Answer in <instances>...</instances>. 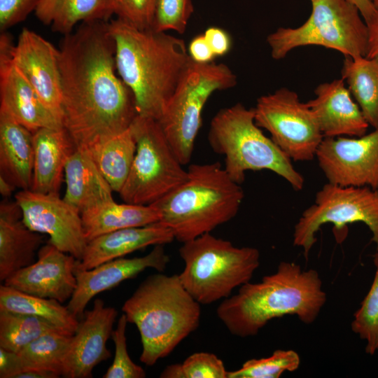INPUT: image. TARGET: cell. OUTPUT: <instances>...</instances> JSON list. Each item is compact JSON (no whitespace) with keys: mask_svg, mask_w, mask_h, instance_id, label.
<instances>
[{"mask_svg":"<svg viewBox=\"0 0 378 378\" xmlns=\"http://www.w3.org/2000/svg\"><path fill=\"white\" fill-rule=\"evenodd\" d=\"M368 31L366 57L378 59V10L366 22Z\"/></svg>","mask_w":378,"mask_h":378,"instance_id":"cell-43","label":"cell"},{"mask_svg":"<svg viewBox=\"0 0 378 378\" xmlns=\"http://www.w3.org/2000/svg\"><path fill=\"white\" fill-rule=\"evenodd\" d=\"M374 8L378 10V0H370Z\"/></svg>","mask_w":378,"mask_h":378,"instance_id":"cell-46","label":"cell"},{"mask_svg":"<svg viewBox=\"0 0 378 378\" xmlns=\"http://www.w3.org/2000/svg\"><path fill=\"white\" fill-rule=\"evenodd\" d=\"M58 329L37 316L0 311V347L12 352L18 353L42 335Z\"/></svg>","mask_w":378,"mask_h":378,"instance_id":"cell-32","label":"cell"},{"mask_svg":"<svg viewBox=\"0 0 378 378\" xmlns=\"http://www.w3.org/2000/svg\"><path fill=\"white\" fill-rule=\"evenodd\" d=\"M237 83V76L227 65L214 62L197 63L191 59L157 120L182 164L191 160L206 102L215 92L234 88Z\"/></svg>","mask_w":378,"mask_h":378,"instance_id":"cell-9","label":"cell"},{"mask_svg":"<svg viewBox=\"0 0 378 378\" xmlns=\"http://www.w3.org/2000/svg\"><path fill=\"white\" fill-rule=\"evenodd\" d=\"M373 260L376 268L373 281L351 324L352 331L366 341L365 352L370 355L378 351V251Z\"/></svg>","mask_w":378,"mask_h":378,"instance_id":"cell-33","label":"cell"},{"mask_svg":"<svg viewBox=\"0 0 378 378\" xmlns=\"http://www.w3.org/2000/svg\"><path fill=\"white\" fill-rule=\"evenodd\" d=\"M13 45L10 36L3 31L0 36V109L31 132L44 127H63L15 65L11 55Z\"/></svg>","mask_w":378,"mask_h":378,"instance_id":"cell-16","label":"cell"},{"mask_svg":"<svg viewBox=\"0 0 378 378\" xmlns=\"http://www.w3.org/2000/svg\"><path fill=\"white\" fill-rule=\"evenodd\" d=\"M34 12L41 23L64 36L78 24L112 16L104 0H38Z\"/></svg>","mask_w":378,"mask_h":378,"instance_id":"cell-27","label":"cell"},{"mask_svg":"<svg viewBox=\"0 0 378 378\" xmlns=\"http://www.w3.org/2000/svg\"><path fill=\"white\" fill-rule=\"evenodd\" d=\"M204 35L216 57L223 56L230 50L232 39L225 30L210 27L205 30Z\"/></svg>","mask_w":378,"mask_h":378,"instance_id":"cell-40","label":"cell"},{"mask_svg":"<svg viewBox=\"0 0 378 378\" xmlns=\"http://www.w3.org/2000/svg\"><path fill=\"white\" fill-rule=\"evenodd\" d=\"M117 310L94 300L92 308L85 311L81 323L72 336L64 360L62 376L90 378L94 368L111 356L106 342L113 333Z\"/></svg>","mask_w":378,"mask_h":378,"instance_id":"cell-18","label":"cell"},{"mask_svg":"<svg viewBox=\"0 0 378 378\" xmlns=\"http://www.w3.org/2000/svg\"><path fill=\"white\" fill-rule=\"evenodd\" d=\"M15 200L22 212L24 223L31 230L50 237L48 242L80 260L88 241L80 211L59 193L20 190Z\"/></svg>","mask_w":378,"mask_h":378,"instance_id":"cell-13","label":"cell"},{"mask_svg":"<svg viewBox=\"0 0 378 378\" xmlns=\"http://www.w3.org/2000/svg\"><path fill=\"white\" fill-rule=\"evenodd\" d=\"M128 323L140 334V361L154 365L169 356L199 327L200 304L181 284L178 274L147 276L122 307Z\"/></svg>","mask_w":378,"mask_h":378,"instance_id":"cell-4","label":"cell"},{"mask_svg":"<svg viewBox=\"0 0 378 378\" xmlns=\"http://www.w3.org/2000/svg\"><path fill=\"white\" fill-rule=\"evenodd\" d=\"M316 158L328 183L378 189V128L360 136L324 137Z\"/></svg>","mask_w":378,"mask_h":378,"instance_id":"cell-14","label":"cell"},{"mask_svg":"<svg viewBox=\"0 0 378 378\" xmlns=\"http://www.w3.org/2000/svg\"><path fill=\"white\" fill-rule=\"evenodd\" d=\"M308 19L295 28L280 27L267 37L274 59H281L293 49L319 46L345 56H365L368 26L358 9L348 0H311Z\"/></svg>","mask_w":378,"mask_h":378,"instance_id":"cell-8","label":"cell"},{"mask_svg":"<svg viewBox=\"0 0 378 378\" xmlns=\"http://www.w3.org/2000/svg\"><path fill=\"white\" fill-rule=\"evenodd\" d=\"M308 106L324 137L360 136L370 127L342 78L318 85Z\"/></svg>","mask_w":378,"mask_h":378,"instance_id":"cell-20","label":"cell"},{"mask_svg":"<svg viewBox=\"0 0 378 378\" xmlns=\"http://www.w3.org/2000/svg\"><path fill=\"white\" fill-rule=\"evenodd\" d=\"M81 218L88 241L102 234L160 221V213L153 204H119L108 200L83 210Z\"/></svg>","mask_w":378,"mask_h":378,"instance_id":"cell-26","label":"cell"},{"mask_svg":"<svg viewBox=\"0 0 378 378\" xmlns=\"http://www.w3.org/2000/svg\"><path fill=\"white\" fill-rule=\"evenodd\" d=\"M16 187L6 178L0 175V193L4 197H10Z\"/></svg>","mask_w":378,"mask_h":378,"instance_id":"cell-45","label":"cell"},{"mask_svg":"<svg viewBox=\"0 0 378 378\" xmlns=\"http://www.w3.org/2000/svg\"><path fill=\"white\" fill-rule=\"evenodd\" d=\"M22 371L18 354L0 347V377L15 378Z\"/></svg>","mask_w":378,"mask_h":378,"instance_id":"cell-42","label":"cell"},{"mask_svg":"<svg viewBox=\"0 0 378 378\" xmlns=\"http://www.w3.org/2000/svg\"><path fill=\"white\" fill-rule=\"evenodd\" d=\"M300 364L298 354L293 350H275L267 358L246 360L236 370L227 372V378H279L284 372H293Z\"/></svg>","mask_w":378,"mask_h":378,"instance_id":"cell-34","label":"cell"},{"mask_svg":"<svg viewBox=\"0 0 378 378\" xmlns=\"http://www.w3.org/2000/svg\"><path fill=\"white\" fill-rule=\"evenodd\" d=\"M130 129L136 150L128 177L118 193L124 202L150 205L184 183L188 171L157 120L137 114Z\"/></svg>","mask_w":378,"mask_h":378,"instance_id":"cell-10","label":"cell"},{"mask_svg":"<svg viewBox=\"0 0 378 378\" xmlns=\"http://www.w3.org/2000/svg\"><path fill=\"white\" fill-rule=\"evenodd\" d=\"M0 311L37 316L72 334L79 326L78 318L57 300L30 295L5 284L0 286Z\"/></svg>","mask_w":378,"mask_h":378,"instance_id":"cell-30","label":"cell"},{"mask_svg":"<svg viewBox=\"0 0 378 378\" xmlns=\"http://www.w3.org/2000/svg\"><path fill=\"white\" fill-rule=\"evenodd\" d=\"M326 302L318 272L302 270L293 262H281L276 272L258 283L248 282L224 299L216 314L229 332L239 337L256 335L271 320L295 315L312 323Z\"/></svg>","mask_w":378,"mask_h":378,"instance_id":"cell-3","label":"cell"},{"mask_svg":"<svg viewBox=\"0 0 378 378\" xmlns=\"http://www.w3.org/2000/svg\"><path fill=\"white\" fill-rule=\"evenodd\" d=\"M360 11L365 22L369 20L377 9L370 0H348Z\"/></svg>","mask_w":378,"mask_h":378,"instance_id":"cell-44","label":"cell"},{"mask_svg":"<svg viewBox=\"0 0 378 378\" xmlns=\"http://www.w3.org/2000/svg\"><path fill=\"white\" fill-rule=\"evenodd\" d=\"M221 359L209 352L191 354L181 363L167 365L160 373L161 378H227Z\"/></svg>","mask_w":378,"mask_h":378,"instance_id":"cell-35","label":"cell"},{"mask_svg":"<svg viewBox=\"0 0 378 378\" xmlns=\"http://www.w3.org/2000/svg\"><path fill=\"white\" fill-rule=\"evenodd\" d=\"M341 74L369 126L378 128V59L345 56Z\"/></svg>","mask_w":378,"mask_h":378,"instance_id":"cell-28","label":"cell"},{"mask_svg":"<svg viewBox=\"0 0 378 378\" xmlns=\"http://www.w3.org/2000/svg\"><path fill=\"white\" fill-rule=\"evenodd\" d=\"M174 239L172 231L160 221L111 232L88 242L76 268L90 270L147 246L164 245Z\"/></svg>","mask_w":378,"mask_h":378,"instance_id":"cell-21","label":"cell"},{"mask_svg":"<svg viewBox=\"0 0 378 378\" xmlns=\"http://www.w3.org/2000/svg\"><path fill=\"white\" fill-rule=\"evenodd\" d=\"M38 0H0L1 32L24 21L34 11Z\"/></svg>","mask_w":378,"mask_h":378,"instance_id":"cell-39","label":"cell"},{"mask_svg":"<svg viewBox=\"0 0 378 378\" xmlns=\"http://www.w3.org/2000/svg\"><path fill=\"white\" fill-rule=\"evenodd\" d=\"M193 11L192 0H156L150 29L183 34Z\"/></svg>","mask_w":378,"mask_h":378,"instance_id":"cell-36","label":"cell"},{"mask_svg":"<svg viewBox=\"0 0 378 378\" xmlns=\"http://www.w3.org/2000/svg\"><path fill=\"white\" fill-rule=\"evenodd\" d=\"M256 125L267 130L274 144L292 160L316 158L324 136L307 103L286 88L260 97L253 108Z\"/></svg>","mask_w":378,"mask_h":378,"instance_id":"cell-12","label":"cell"},{"mask_svg":"<svg viewBox=\"0 0 378 378\" xmlns=\"http://www.w3.org/2000/svg\"><path fill=\"white\" fill-rule=\"evenodd\" d=\"M182 244L178 251L185 266L178 276L200 304L229 298L234 288L250 281L260 265L257 248L237 247L211 232Z\"/></svg>","mask_w":378,"mask_h":378,"instance_id":"cell-7","label":"cell"},{"mask_svg":"<svg viewBox=\"0 0 378 378\" xmlns=\"http://www.w3.org/2000/svg\"><path fill=\"white\" fill-rule=\"evenodd\" d=\"M358 222L368 227L378 251V189L327 183L295 224L293 244L302 248L307 258L317 240L316 232L323 225L332 223L336 230H341L348 224Z\"/></svg>","mask_w":378,"mask_h":378,"instance_id":"cell-11","label":"cell"},{"mask_svg":"<svg viewBox=\"0 0 378 378\" xmlns=\"http://www.w3.org/2000/svg\"><path fill=\"white\" fill-rule=\"evenodd\" d=\"M127 323L126 316L122 313L111 335L115 345L114 358L103 375L104 378L146 377V373L144 368L134 363L129 356L126 337Z\"/></svg>","mask_w":378,"mask_h":378,"instance_id":"cell-37","label":"cell"},{"mask_svg":"<svg viewBox=\"0 0 378 378\" xmlns=\"http://www.w3.org/2000/svg\"><path fill=\"white\" fill-rule=\"evenodd\" d=\"M11 55L15 65L62 124L59 50L39 34L24 28L12 48Z\"/></svg>","mask_w":378,"mask_h":378,"instance_id":"cell-15","label":"cell"},{"mask_svg":"<svg viewBox=\"0 0 378 378\" xmlns=\"http://www.w3.org/2000/svg\"><path fill=\"white\" fill-rule=\"evenodd\" d=\"M136 150L130 129L87 150L113 191L119 192L130 174Z\"/></svg>","mask_w":378,"mask_h":378,"instance_id":"cell-29","label":"cell"},{"mask_svg":"<svg viewBox=\"0 0 378 378\" xmlns=\"http://www.w3.org/2000/svg\"><path fill=\"white\" fill-rule=\"evenodd\" d=\"M188 52L190 58L197 63L211 62L216 57L204 34L192 38L188 45Z\"/></svg>","mask_w":378,"mask_h":378,"instance_id":"cell-41","label":"cell"},{"mask_svg":"<svg viewBox=\"0 0 378 378\" xmlns=\"http://www.w3.org/2000/svg\"><path fill=\"white\" fill-rule=\"evenodd\" d=\"M43 242V234L30 230L22 220L18 203L4 200L0 204V280L4 281L35 260Z\"/></svg>","mask_w":378,"mask_h":378,"instance_id":"cell-22","label":"cell"},{"mask_svg":"<svg viewBox=\"0 0 378 378\" xmlns=\"http://www.w3.org/2000/svg\"><path fill=\"white\" fill-rule=\"evenodd\" d=\"M33 167V133L0 109V175L16 188L30 190Z\"/></svg>","mask_w":378,"mask_h":378,"instance_id":"cell-24","label":"cell"},{"mask_svg":"<svg viewBox=\"0 0 378 378\" xmlns=\"http://www.w3.org/2000/svg\"><path fill=\"white\" fill-rule=\"evenodd\" d=\"M187 180L152 204L160 222L168 227L175 239L184 243L235 217L244 193L219 162L192 164Z\"/></svg>","mask_w":378,"mask_h":378,"instance_id":"cell-5","label":"cell"},{"mask_svg":"<svg viewBox=\"0 0 378 378\" xmlns=\"http://www.w3.org/2000/svg\"><path fill=\"white\" fill-rule=\"evenodd\" d=\"M208 141L224 156L225 172L240 185L247 172L269 170L295 190L304 187V178L292 160L256 125L253 108L237 103L219 110L211 120Z\"/></svg>","mask_w":378,"mask_h":378,"instance_id":"cell-6","label":"cell"},{"mask_svg":"<svg viewBox=\"0 0 378 378\" xmlns=\"http://www.w3.org/2000/svg\"><path fill=\"white\" fill-rule=\"evenodd\" d=\"M156 0H104L112 15L139 29H150Z\"/></svg>","mask_w":378,"mask_h":378,"instance_id":"cell-38","label":"cell"},{"mask_svg":"<svg viewBox=\"0 0 378 378\" xmlns=\"http://www.w3.org/2000/svg\"><path fill=\"white\" fill-rule=\"evenodd\" d=\"M78 260L48 243L38 250L37 260L6 279L5 285L22 292L64 303L77 285Z\"/></svg>","mask_w":378,"mask_h":378,"instance_id":"cell-17","label":"cell"},{"mask_svg":"<svg viewBox=\"0 0 378 378\" xmlns=\"http://www.w3.org/2000/svg\"><path fill=\"white\" fill-rule=\"evenodd\" d=\"M169 260L163 245H156L150 253L141 257L118 258L90 270L76 267L77 285L66 306L76 317L83 318L88 304L97 294L134 278L148 268L162 272Z\"/></svg>","mask_w":378,"mask_h":378,"instance_id":"cell-19","label":"cell"},{"mask_svg":"<svg viewBox=\"0 0 378 378\" xmlns=\"http://www.w3.org/2000/svg\"><path fill=\"white\" fill-rule=\"evenodd\" d=\"M64 174L66 186L63 198L80 213L113 199L111 187L87 150L76 148L66 160Z\"/></svg>","mask_w":378,"mask_h":378,"instance_id":"cell-25","label":"cell"},{"mask_svg":"<svg viewBox=\"0 0 378 378\" xmlns=\"http://www.w3.org/2000/svg\"><path fill=\"white\" fill-rule=\"evenodd\" d=\"M311 1V0H310Z\"/></svg>","mask_w":378,"mask_h":378,"instance_id":"cell-47","label":"cell"},{"mask_svg":"<svg viewBox=\"0 0 378 378\" xmlns=\"http://www.w3.org/2000/svg\"><path fill=\"white\" fill-rule=\"evenodd\" d=\"M109 20L80 23L59 49L62 125L76 148L85 150L130 128L137 115L117 71Z\"/></svg>","mask_w":378,"mask_h":378,"instance_id":"cell-1","label":"cell"},{"mask_svg":"<svg viewBox=\"0 0 378 378\" xmlns=\"http://www.w3.org/2000/svg\"><path fill=\"white\" fill-rule=\"evenodd\" d=\"M32 133L34 167L30 190L59 193L66 160L76 146L64 127H44Z\"/></svg>","mask_w":378,"mask_h":378,"instance_id":"cell-23","label":"cell"},{"mask_svg":"<svg viewBox=\"0 0 378 378\" xmlns=\"http://www.w3.org/2000/svg\"><path fill=\"white\" fill-rule=\"evenodd\" d=\"M108 27L117 71L134 95L137 114L158 120L191 61L185 41L116 18Z\"/></svg>","mask_w":378,"mask_h":378,"instance_id":"cell-2","label":"cell"},{"mask_svg":"<svg viewBox=\"0 0 378 378\" xmlns=\"http://www.w3.org/2000/svg\"><path fill=\"white\" fill-rule=\"evenodd\" d=\"M73 335L58 329L46 332L29 343L17 353L22 366V372L35 370L62 376Z\"/></svg>","mask_w":378,"mask_h":378,"instance_id":"cell-31","label":"cell"}]
</instances>
